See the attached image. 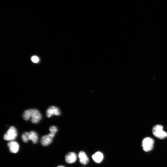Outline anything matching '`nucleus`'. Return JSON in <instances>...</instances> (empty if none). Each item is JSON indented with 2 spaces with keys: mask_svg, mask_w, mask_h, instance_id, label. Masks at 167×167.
<instances>
[{
  "mask_svg": "<svg viewBox=\"0 0 167 167\" xmlns=\"http://www.w3.org/2000/svg\"><path fill=\"white\" fill-rule=\"evenodd\" d=\"M61 114L60 110L58 107L54 106L49 107L46 111V115L48 118L51 117L53 115L59 116Z\"/></svg>",
  "mask_w": 167,
  "mask_h": 167,
  "instance_id": "39448f33",
  "label": "nucleus"
},
{
  "mask_svg": "<svg viewBox=\"0 0 167 167\" xmlns=\"http://www.w3.org/2000/svg\"><path fill=\"white\" fill-rule=\"evenodd\" d=\"M79 157L80 163L83 165H86L89 162V158L86 153L81 151L79 154Z\"/></svg>",
  "mask_w": 167,
  "mask_h": 167,
  "instance_id": "1a4fd4ad",
  "label": "nucleus"
},
{
  "mask_svg": "<svg viewBox=\"0 0 167 167\" xmlns=\"http://www.w3.org/2000/svg\"><path fill=\"white\" fill-rule=\"evenodd\" d=\"M77 156L76 154L73 152L68 153L65 157L66 162L68 163L71 164L74 163L77 159Z\"/></svg>",
  "mask_w": 167,
  "mask_h": 167,
  "instance_id": "6e6552de",
  "label": "nucleus"
},
{
  "mask_svg": "<svg viewBox=\"0 0 167 167\" xmlns=\"http://www.w3.org/2000/svg\"><path fill=\"white\" fill-rule=\"evenodd\" d=\"M22 141L25 143H27L29 140V133L25 132L21 136Z\"/></svg>",
  "mask_w": 167,
  "mask_h": 167,
  "instance_id": "f8f14e48",
  "label": "nucleus"
},
{
  "mask_svg": "<svg viewBox=\"0 0 167 167\" xmlns=\"http://www.w3.org/2000/svg\"><path fill=\"white\" fill-rule=\"evenodd\" d=\"M50 132V133L52 135L54 136L57 132L58 129L55 126H51L49 128Z\"/></svg>",
  "mask_w": 167,
  "mask_h": 167,
  "instance_id": "ddd939ff",
  "label": "nucleus"
},
{
  "mask_svg": "<svg viewBox=\"0 0 167 167\" xmlns=\"http://www.w3.org/2000/svg\"><path fill=\"white\" fill-rule=\"evenodd\" d=\"M57 167H65L63 166H57Z\"/></svg>",
  "mask_w": 167,
  "mask_h": 167,
  "instance_id": "2eb2a0df",
  "label": "nucleus"
},
{
  "mask_svg": "<svg viewBox=\"0 0 167 167\" xmlns=\"http://www.w3.org/2000/svg\"><path fill=\"white\" fill-rule=\"evenodd\" d=\"M17 132L16 128L14 126H11L4 134V138L7 141H13L16 138Z\"/></svg>",
  "mask_w": 167,
  "mask_h": 167,
  "instance_id": "20e7f679",
  "label": "nucleus"
},
{
  "mask_svg": "<svg viewBox=\"0 0 167 167\" xmlns=\"http://www.w3.org/2000/svg\"><path fill=\"white\" fill-rule=\"evenodd\" d=\"M38 140V136L36 132L32 131L29 133V140L31 141L34 144H36Z\"/></svg>",
  "mask_w": 167,
  "mask_h": 167,
  "instance_id": "9b49d317",
  "label": "nucleus"
},
{
  "mask_svg": "<svg viewBox=\"0 0 167 167\" xmlns=\"http://www.w3.org/2000/svg\"><path fill=\"white\" fill-rule=\"evenodd\" d=\"M22 117L25 121H28L31 118V122L34 124L37 123L41 120V115L39 111L36 109H31L24 112Z\"/></svg>",
  "mask_w": 167,
  "mask_h": 167,
  "instance_id": "f257e3e1",
  "label": "nucleus"
},
{
  "mask_svg": "<svg viewBox=\"0 0 167 167\" xmlns=\"http://www.w3.org/2000/svg\"><path fill=\"white\" fill-rule=\"evenodd\" d=\"M31 60L34 63H37L39 61V59L37 56H34L31 58Z\"/></svg>",
  "mask_w": 167,
  "mask_h": 167,
  "instance_id": "4468645a",
  "label": "nucleus"
},
{
  "mask_svg": "<svg viewBox=\"0 0 167 167\" xmlns=\"http://www.w3.org/2000/svg\"><path fill=\"white\" fill-rule=\"evenodd\" d=\"M154 143V140L150 137L145 138L142 143L143 150L146 152L151 151L153 148Z\"/></svg>",
  "mask_w": 167,
  "mask_h": 167,
  "instance_id": "7ed1b4c3",
  "label": "nucleus"
},
{
  "mask_svg": "<svg viewBox=\"0 0 167 167\" xmlns=\"http://www.w3.org/2000/svg\"><path fill=\"white\" fill-rule=\"evenodd\" d=\"M153 135L160 139H163L167 137V133L163 130V127L161 125H155L152 129Z\"/></svg>",
  "mask_w": 167,
  "mask_h": 167,
  "instance_id": "f03ea898",
  "label": "nucleus"
},
{
  "mask_svg": "<svg viewBox=\"0 0 167 167\" xmlns=\"http://www.w3.org/2000/svg\"><path fill=\"white\" fill-rule=\"evenodd\" d=\"M54 136L49 133L42 137L41 140V143L42 145L46 146L49 145L52 142V140Z\"/></svg>",
  "mask_w": 167,
  "mask_h": 167,
  "instance_id": "423d86ee",
  "label": "nucleus"
},
{
  "mask_svg": "<svg viewBox=\"0 0 167 167\" xmlns=\"http://www.w3.org/2000/svg\"><path fill=\"white\" fill-rule=\"evenodd\" d=\"M8 146L11 153H16L18 152L19 150V145L18 143L15 141H11L9 142Z\"/></svg>",
  "mask_w": 167,
  "mask_h": 167,
  "instance_id": "0eeeda50",
  "label": "nucleus"
},
{
  "mask_svg": "<svg viewBox=\"0 0 167 167\" xmlns=\"http://www.w3.org/2000/svg\"><path fill=\"white\" fill-rule=\"evenodd\" d=\"M92 158L95 162L100 163L103 159V155L102 153L98 151L93 154Z\"/></svg>",
  "mask_w": 167,
  "mask_h": 167,
  "instance_id": "9d476101",
  "label": "nucleus"
}]
</instances>
